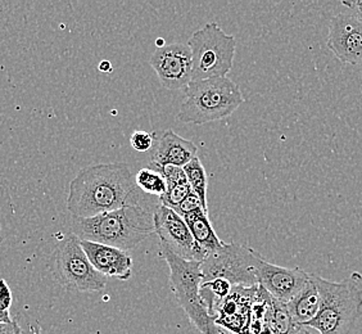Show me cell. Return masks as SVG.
<instances>
[{"label": "cell", "mask_w": 362, "mask_h": 334, "mask_svg": "<svg viewBox=\"0 0 362 334\" xmlns=\"http://www.w3.org/2000/svg\"><path fill=\"white\" fill-rule=\"evenodd\" d=\"M136 189L126 163H98L70 181L66 205L71 215L88 219L136 205Z\"/></svg>", "instance_id": "obj_1"}, {"label": "cell", "mask_w": 362, "mask_h": 334, "mask_svg": "<svg viewBox=\"0 0 362 334\" xmlns=\"http://www.w3.org/2000/svg\"><path fill=\"white\" fill-rule=\"evenodd\" d=\"M71 228L80 241L105 244L127 253L156 233L153 212L139 205L88 219L72 216Z\"/></svg>", "instance_id": "obj_2"}, {"label": "cell", "mask_w": 362, "mask_h": 334, "mask_svg": "<svg viewBox=\"0 0 362 334\" xmlns=\"http://www.w3.org/2000/svg\"><path fill=\"white\" fill-rule=\"evenodd\" d=\"M321 296V306L307 326L320 334H349L362 315V274L355 272L341 282L311 274Z\"/></svg>", "instance_id": "obj_3"}, {"label": "cell", "mask_w": 362, "mask_h": 334, "mask_svg": "<svg viewBox=\"0 0 362 334\" xmlns=\"http://www.w3.org/2000/svg\"><path fill=\"white\" fill-rule=\"evenodd\" d=\"M243 102L239 86L229 77L197 80L185 88L177 119L185 124L204 125L229 117Z\"/></svg>", "instance_id": "obj_4"}, {"label": "cell", "mask_w": 362, "mask_h": 334, "mask_svg": "<svg viewBox=\"0 0 362 334\" xmlns=\"http://www.w3.org/2000/svg\"><path fill=\"white\" fill-rule=\"evenodd\" d=\"M160 250L170 269L171 291L174 292L181 309L187 313L189 321L202 334H220L216 318L209 313V309L203 304L201 297L202 263L184 260L162 246Z\"/></svg>", "instance_id": "obj_5"}, {"label": "cell", "mask_w": 362, "mask_h": 334, "mask_svg": "<svg viewBox=\"0 0 362 334\" xmlns=\"http://www.w3.org/2000/svg\"><path fill=\"white\" fill-rule=\"evenodd\" d=\"M193 80L226 77L233 69L237 42L216 22H209L189 38Z\"/></svg>", "instance_id": "obj_6"}, {"label": "cell", "mask_w": 362, "mask_h": 334, "mask_svg": "<svg viewBox=\"0 0 362 334\" xmlns=\"http://www.w3.org/2000/svg\"><path fill=\"white\" fill-rule=\"evenodd\" d=\"M52 272L61 286L74 292H99L107 284V278L93 267L74 233L57 244Z\"/></svg>", "instance_id": "obj_7"}, {"label": "cell", "mask_w": 362, "mask_h": 334, "mask_svg": "<svg viewBox=\"0 0 362 334\" xmlns=\"http://www.w3.org/2000/svg\"><path fill=\"white\" fill-rule=\"evenodd\" d=\"M261 255L257 250L238 243H223L220 250L209 253L201 264L202 283L216 279L233 287L257 286L256 265Z\"/></svg>", "instance_id": "obj_8"}, {"label": "cell", "mask_w": 362, "mask_h": 334, "mask_svg": "<svg viewBox=\"0 0 362 334\" xmlns=\"http://www.w3.org/2000/svg\"><path fill=\"white\" fill-rule=\"evenodd\" d=\"M153 221L162 247L189 261L202 263L206 258L207 253L195 243L185 220L176 211L160 202L153 211Z\"/></svg>", "instance_id": "obj_9"}, {"label": "cell", "mask_w": 362, "mask_h": 334, "mask_svg": "<svg viewBox=\"0 0 362 334\" xmlns=\"http://www.w3.org/2000/svg\"><path fill=\"white\" fill-rule=\"evenodd\" d=\"M149 64L160 85L168 91L187 88L193 80V63L188 44H166L154 52Z\"/></svg>", "instance_id": "obj_10"}, {"label": "cell", "mask_w": 362, "mask_h": 334, "mask_svg": "<svg viewBox=\"0 0 362 334\" xmlns=\"http://www.w3.org/2000/svg\"><path fill=\"white\" fill-rule=\"evenodd\" d=\"M256 278L258 287H261L272 299L281 304H288L305 288L310 274L300 267H283L267 263L261 256L256 265Z\"/></svg>", "instance_id": "obj_11"}, {"label": "cell", "mask_w": 362, "mask_h": 334, "mask_svg": "<svg viewBox=\"0 0 362 334\" xmlns=\"http://www.w3.org/2000/svg\"><path fill=\"white\" fill-rule=\"evenodd\" d=\"M327 48L341 62L362 64V20L354 14L333 17L327 35Z\"/></svg>", "instance_id": "obj_12"}, {"label": "cell", "mask_w": 362, "mask_h": 334, "mask_svg": "<svg viewBox=\"0 0 362 334\" xmlns=\"http://www.w3.org/2000/svg\"><path fill=\"white\" fill-rule=\"evenodd\" d=\"M258 284L234 287L226 299L217 304L214 315L217 327L234 334H248L252 321V306L257 299Z\"/></svg>", "instance_id": "obj_13"}, {"label": "cell", "mask_w": 362, "mask_h": 334, "mask_svg": "<svg viewBox=\"0 0 362 334\" xmlns=\"http://www.w3.org/2000/svg\"><path fill=\"white\" fill-rule=\"evenodd\" d=\"M153 134L151 163L158 166L184 167L197 157L198 148L192 140L184 139L174 130H158Z\"/></svg>", "instance_id": "obj_14"}, {"label": "cell", "mask_w": 362, "mask_h": 334, "mask_svg": "<svg viewBox=\"0 0 362 334\" xmlns=\"http://www.w3.org/2000/svg\"><path fill=\"white\" fill-rule=\"evenodd\" d=\"M93 267L105 278L129 280L133 275V258L125 250L105 244L80 241Z\"/></svg>", "instance_id": "obj_15"}, {"label": "cell", "mask_w": 362, "mask_h": 334, "mask_svg": "<svg viewBox=\"0 0 362 334\" xmlns=\"http://www.w3.org/2000/svg\"><path fill=\"white\" fill-rule=\"evenodd\" d=\"M293 321L300 326H307L314 321L321 306V296L310 274V280L297 296L286 304Z\"/></svg>", "instance_id": "obj_16"}, {"label": "cell", "mask_w": 362, "mask_h": 334, "mask_svg": "<svg viewBox=\"0 0 362 334\" xmlns=\"http://www.w3.org/2000/svg\"><path fill=\"white\" fill-rule=\"evenodd\" d=\"M182 219L188 225L195 243L198 244L207 255L223 247L225 242L218 238L214 229L212 224L209 221V212L203 209H197L194 212L182 216Z\"/></svg>", "instance_id": "obj_17"}, {"label": "cell", "mask_w": 362, "mask_h": 334, "mask_svg": "<svg viewBox=\"0 0 362 334\" xmlns=\"http://www.w3.org/2000/svg\"><path fill=\"white\" fill-rule=\"evenodd\" d=\"M185 175H187V180L192 188V192L199 197V200L202 201L203 209L209 212L207 207V174L206 170L203 167L202 162L199 161L198 157H195L193 160L182 167Z\"/></svg>", "instance_id": "obj_18"}, {"label": "cell", "mask_w": 362, "mask_h": 334, "mask_svg": "<svg viewBox=\"0 0 362 334\" xmlns=\"http://www.w3.org/2000/svg\"><path fill=\"white\" fill-rule=\"evenodd\" d=\"M267 323L275 334H292L297 326H300L293 321L286 304L279 302L278 299H272V296Z\"/></svg>", "instance_id": "obj_19"}, {"label": "cell", "mask_w": 362, "mask_h": 334, "mask_svg": "<svg viewBox=\"0 0 362 334\" xmlns=\"http://www.w3.org/2000/svg\"><path fill=\"white\" fill-rule=\"evenodd\" d=\"M135 184L143 193L162 198L168 192V184L162 175L152 167H144L135 175Z\"/></svg>", "instance_id": "obj_20"}, {"label": "cell", "mask_w": 362, "mask_h": 334, "mask_svg": "<svg viewBox=\"0 0 362 334\" xmlns=\"http://www.w3.org/2000/svg\"><path fill=\"white\" fill-rule=\"evenodd\" d=\"M190 192H192V188L188 183L179 184V185H171V187H168L166 195L160 198V202L165 205L166 207L175 209L188 197Z\"/></svg>", "instance_id": "obj_21"}, {"label": "cell", "mask_w": 362, "mask_h": 334, "mask_svg": "<svg viewBox=\"0 0 362 334\" xmlns=\"http://www.w3.org/2000/svg\"><path fill=\"white\" fill-rule=\"evenodd\" d=\"M130 144L136 152H140V154L149 152L153 146V134L143 132V130L134 132L130 138Z\"/></svg>", "instance_id": "obj_22"}, {"label": "cell", "mask_w": 362, "mask_h": 334, "mask_svg": "<svg viewBox=\"0 0 362 334\" xmlns=\"http://www.w3.org/2000/svg\"><path fill=\"white\" fill-rule=\"evenodd\" d=\"M197 209H203V211H204L202 201L199 200L198 195L193 193V192H190L188 197H187L174 211H176L179 215L184 216L187 215V214H190V212H194ZM206 212H207V211H206Z\"/></svg>", "instance_id": "obj_23"}, {"label": "cell", "mask_w": 362, "mask_h": 334, "mask_svg": "<svg viewBox=\"0 0 362 334\" xmlns=\"http://www.w3.org/2000/svg\"><path fill=\"white\" fill-rule=\"evenodd\" d=\"M13 301L12 291L4 279H0V305L9 310Z\"/></svg>", "instance_id": "obj_24"}, {"label": "cell", "mask_w": 362, "mask_h": 334, "mask_svg": "<svg viewBox=\"0 0 362 334\" xmlns=\"http://www.w3.org/2000/svg\"><path fill=\"white\" fill-rule=\"evenodd\" d=\"M0 334H22V329L17 321L0 323Z\"/></svg>", "instance_id": "obj_25"}, {"label": "cell", "mask_w": 362, "mask_h": 334, "mask_svg": "<svg viewBox=\"0 0 362 334\" xmlns=\"http://www.w3.org/2000/svg\"><path fill=\"white\" fill-rule=\"evenodd\" d=\"M341 4H343V6H346V7L351 8L352 11H355L356 16L362 20V0H356V1H343Z\"/></svg>", "instance_id": "obj_26"}, {"label": "cell", "mask_w": 362, "mask_h": 334, "mask_svg": "<svg viewBox=\"0 0 362 334\" xmlns=\"http://www.w3.org/2000/svg\"><path fill=\"white\" fill-rule=\"evenodd\" d=\"M292 334H320L315 328L310 326H297Z\"/></svg>", "instance_id": "obj_27"}, {"label": "cell", "mask_w": 362, "mask_h": 334, "mask_svg": "<svg viewBox=\"0 0 362 334\" xmlns=\"http://www.w3.org/2000/svg\"><path fill=\"white\" fill-rule=\"evenodd\" d=\"M12 318H11V313L9 310L4 309V307L0 305V323H11Z\"/></svg>", "instance_id": "obj_28"}, {"label": "cell", "mask_w": 362, "mask_h": 334, "mask_svg": "<svg viewBox=\"0 0 362 334\" xmlns=\"http://www.w3.org/2000/svg\"><path fill=\"white\" fill-rule=\"evenodd\" d=\"M98 69L102 71V72H105V74H110L112 71L111 62L110 61H102V62L99 63Z\"/></svg>", "instance_id": "obj_29"}, {"label": "cell", "mask_w": 362, "mask_h": 334, "mask_svg": "<svg viewBox=\"0 0 362 334\" xmlns=\"http://www.w3.org/2000/svg\"><path fill=\"white\" fill-rule=\"evenodd\" d=\"M257 334H275L274 333V330H272V327L269 326V323H265L264 324V327H262V329L258 332Z\"/></svg>", "instance_id": "obj_30"}, {"label": "cell", "mask_w": 362, "mask_h": 334, "mask_svg": "<svg viewBox=\"0 0 362 334\" xmlns=\"http://www.w3.org/2000/svg\"><path fill=\"white\" fill-rule=\"evenodd\" d=\"M220 334H234L229 332V330H225L223 328H220Z\"/></svg>", "instance_id": "obj_31"}, {"label": "cell", "mask_w": 362, "mask_h": 334, "mask_svg": "<svg viewBox=\"0 0 362 334\" xmlns=\"http://www.w3.org/2000/svg\"><path fill=\"white\" fill-rule=\"evenodd\" d=\"M3 239H4V238H3V234H1V226H0V243L3 242Z\"/></svg>", "instance_id": "obj_32"}]
</instances>
